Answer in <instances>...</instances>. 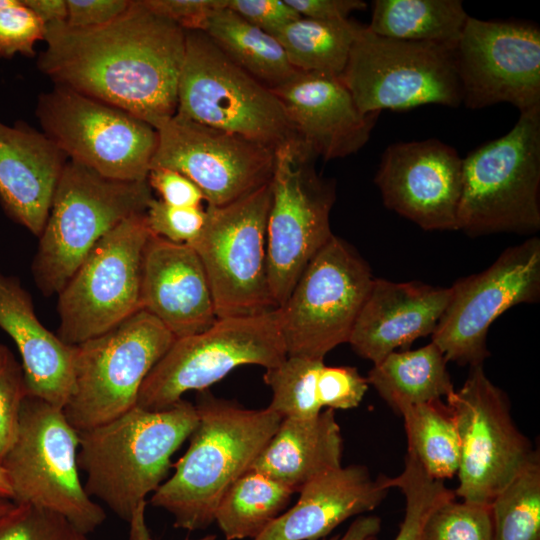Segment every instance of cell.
<instances>
[{"label":"cell","mask_w":540,"mask_h":540,"mask_svg":"<svg viewBox=\"0 0 540 540\" xmlns=\"http://www.w3.org/2000/svg\"><path fill=\"white\" fill-rule=\"evenodd\" d=\"M39 69L58 86L125 110L155 129L176 114L186 31L142 2L112 22L46 26Z\"/></svg>","instance_id":"obj_1"},{"label":"cell","mask_w":540,"mask_h":540,"mask_svg":"<svg viewBox=\"0 0 540 540\" xmlns=\"http://www.w3.org/2000/svg\"><path fill=\"white\" fill-rule=\"evenodd\" d=\"M198 423L174 474L151 497V504L189 531L207 528L228 488L247 472L268 444L283 417L268 407L246 409L198 391Z\"/></svg>","instance_id":"obj_2"},{"label":"cell","mask_w":540,"mask_h":540,"mask_svg":"<svg viewBox=\"0 0 540 540\" xmlns=\"http://www.w3.org/2000/svg\"><path fill=\"white\" fill-rule=\"evenodd\" d=\"M198 423L195 405L149 411L135 406L103 425L80 431L77 462L86 474L84 489L129 522L146 496L169 473L171 456Z\"/></svg>","instance_id":"obj_3"},{"label":"cell","mask_w":540,"mask_h":540,"mask_svg":"<svg viewBox=\"0 0 540 540\" xmlns=\"http://www.w3.org/2000/svg\"><path fill=\"white\" fill-rule=\"evenodd\" d=\"M540 107L462 161L457 230L470 236L540 229Z\"/></svg>","instance_id":"obj_4"},{"label":"cell","mask_w":540,"mask_h":540,"mask_svg":"<svg viewBox=\"0 0 540 540\" xmlns=\"http://www.w3.org/2000/svg\"><path fill=\"white\" fill-rule=\"evenodd\" d=\"M152 199L147 180L107 178L68 160L32 264L41 292L58 294L94 246L126 218L145 213Z\"/></svg>","instance_id":"obj_5"},{"label":"cell","mask_w":540,"mask_h":540,"mask_svg":"<svg viewBox=\"0 0 540 540\" xmlns=\"http://www.w3.org/2000/svg\"><path fill=\"white\" fill-rule=\"evenodd\" d=\"M79 433L62 408L27 395L14 442L1 462L15 504L58 512L86 534L106 519L79 476Z\"/></svg>","instance_id":"obj_6"},{"label":"cell","mask_w":540,"mask_h":540,"mask_svg":"<svg viewBox=\"0 0 540 540\" xmlns=\"http://www.w3.org/2000/svg\"><path fill=\"white\" fill-rule=\"evenodd\" d=\"M176 115L273 149L298 139L272 90L200 30L186 31Z\"/></svg>","instance_id":"obj_7"},{"label":"cell","mask_w":540,"mask_h":540,"mask_svg":"<svg viewBox=\"0 0 540 540\" xmlns=\"http://www.w3.org/2000/svg\"><path fill=\"white\" fill-rule=\"evenodd\" d=\"M145 310L75 346L73 386L63 408L78 431L108 423L137 406L140 388L175 341Z\"/></svg>","instance_id":"obj_8"},{"label":"cell","mask_w":540,"mask_h":540,"mask_svg":"<svg viewBox=\"0 0 540 540\" xmlns=\"http://www.w3.org/2000/svg\"><path fill=\"white\" fill-rule=\"evenodd\" d=\"M316 159L298 139L275 149L266 251L269 291L276 308L334 235L330 212L335 182L316 172Z\"/></svg>","instance_id":"obj_9"},{"label":"cell","mask_w":540,"mask_h":540,"mask_svg":"<svg viewBox=\"0 0 540 540\" xmlns=\"http://www.w3.org/2000/svg\"><path fill=\"white\" fill-rule=\"evenodd\" d=\"M454 48L383 37L358 24L340 78L363 114L462 104Z\"/></svg>","instance_id":"obj_10"},{"label":"cell","mask_w":540,"mask_h":540,"mask_svg":"<svg viewBox=\"0 0 540 540\" xmlns=\"http://www.w3.org/2000/svg\"><path fill=\"white\" fill-rule=\"evenodd\" d=\"M286 357L277 309L217 318L204 331L175 339L144 380L137 406L164 410L187 391L206 390L238 366L268 369Z\"/></svg>","instance_id":"obj_11"},{"label":"cell","mask_w":540,"mask_h":540,"mask_svg":"<svg viewBox=\"0 0 540 540\" xmlns=\"http://www.w3.org/2000/svg\"><path fill=\"white\" fill-rule=\"evenodd\" d=\"M373 279L360 254L333 235L276 308L287 356L323 360L348 343Z\"/></svg>","instance_id":"obj_12"},{"label":"cell","mask_w":540,"mask_h":540,"mask_svg":"<svg viewBox=\"0 0 540 540\" xmlns=\"http://www.w3.org/2000/svg\"><path fill=\"white\" fill-rule=\"evenodd\" d=\"M270 205L269 182L231 203L205 209L202 231L189 246L206 272L217 318L276 309L267 272Z\"/></svg>","instance_id":"obj_13"},{"label":"cell","mask_w":540,"mask_h":540,"mask_svg":"<svg viewBox=\"0 0 540 540\" xmlns=\"http://www.w3.org/2000/svg\"><path fill=\"white\" fill-rule=\"evenodd\" d=\"M145 213L107 233L58 293V337L78 345L100 336L141 310L142 262L151 237Z\"/></svg>","instance_id":"obj_14"},{"label":"cell","mask_w":540,"mask_h":540,"mask_svg":"<svg viewBox=\"0 0 540 540\" xmlns=\"http://www.w3.org/2000/svg\"><path fill=\"white\" fill-rule=\"evenodd\" d=\"M36 114L44 134L69 160L107 178L147 180L158 133L144 120L58 85L41 95Z\"/></svg>","instance_id":"obj_15"},{"label":"cell","mask_w":540,"mask_h":540,"mask_svg":"<svg viewBox=\"0 0 540 540\" xmlns=\"http://www.w3.org/2000/svg\"><path fill=\"white\" fill-rule=\"evenodd\" d=\"M446 399L460 440L455 496L490 505L538 452L515 425L506 394L482 365L470 367L463 386Z\"/></svg>","instance_id":"obj_16"},{"label":"cell","mask_w":540,"mask_h":540,"mask_svg":"<svg viewBox=\"0 0 540 540\" xmlns=\"http://www.w3.org/2000/svg\"><path fill=\"white\" fill-rule=\"evenodd\" d=\"M432 333L447 361L482 365L489 356L487 333L509 308L540 297V239L507 248L484 271L459 279Z\"/></svg>","instance_id":"obj_17"},{"label":"cell","mask_w":540,"mask_h":540,"mask_svg":"<svg viewBox=\"0 0 540 540\" xmlns=\"http://www.w3.org/2000/svg\"><path fill=\"white\" fill-rule=\"evenodd\" d=\"M454 53L467 108L509 103L521 113L540 107V29L535 24L469 16Z\"/></svg>","instance_id":"obj_18"},{"label":"cell","mask_w":540,"mask_h":540,"mask_svg":"<svg viewBox=\"0 0 540 540\" xmlns=\"http://www.w3.org/2000/svg\"><path fill=\"white\" fill-rule=\"evenodd\" d=\"M151 166L193 181L208 206L231 203L270 182L275 149L174 115L157 128Z\"/></svg>","instance_id":"obj_19"},{"label":"cell","mask_w":540,"mask_h":540,"mask_svg":"<svg viewBox=\"0 0 540 540\" xmlns=\"http://www.w3.org/2000/svg\"><path fill=\"white\" fill-rule=\"evenodd\" d=\"M462 161L438 139L397 142L383 152L374 182L384 205L424 230H457Z\"/></svg>","instance_id":"obj_20"},{"label":"cell","mask_w":540,"mask_h":540,"mask_svg":"<svg viewBox=\"0 0 540 540\" xmlns=\"http://www.w3.org/2000/svg\"><path fill=\"white\" fill-rule=\"evenodd\" d=\"M298 140L317 158H343L369 140L380 113L363 114L339 76L297 71L271 89Z\"/></svg>","instance_id":"obj_21"},{"label":"cell","mask_w":540,"mask_h":540,"mask_svg":"<svg viewBox=\"0 0 540 540\" xmlns=\"http://www.w3.org/2000/svg\"><path fill=\"white\" fill-rule=\"evenodd\" d=\"M141 310L177 338L200 333L217 319L208 278L189 245L151 235L142 262Z\"/></svg>","instance_id":"obj_22"},{"label":"cell","mask_w":540,"mask_h":540,"mask_svg":"<svg viewBox=\"0 0 540 540\" xmlns=\"http://www.w3.org/2000/svg\"><path fill=\"white\" fill-rule=\"evenodd\" d=\"M450 297V287L374 278L348 343L375 365L397 348L432 334Z\"/></svg>","instance_id":"obj_23"},{"label":"cell","mask_w":540,"mask_h":540,"mask_svg":"<svg viewBox=\"0 0 540 540\" xmlns=\"http://www.w3.org/2000/svg\"><path fill=\"white\" fill-rule=\"evenodd\" d=\"M389 477L373 479L365 466L339 467L306 483L296 504L252 540H320L347 519L375 509Z\"/></svg>","instance_id":"obj_24"},{"label":"cell","mask_w":540,"mask_h":540,"mask_svg":"<svg viewBox=\"0 0 540 540\" xmlns=\"http://www.w3.org/2000/svg\"><path fill=\"white\" fill-rule=\"evenodd\" d=\"M66 158L45 134L0 122V200L7 214L37 237Z\"/></svg>","instance_id":"obj_25"},{"label":"cell","mask_w":540,"mask_h":540,"mask_svg":"<svg viewBox=\"0 0 540 540\" xmlns=\"http://www.w3.org/2000/svg\"><path fill=\"white\" fill-rule=\"evenodd\" d=\"M0 328L18 348L28 394L63 409L73 386L75 346L39 321L30 294L1 271Z\"/></svg>","instance_id":"obj_26"},{"label":"cell","mask_w":540,"mask_h":540,"mask_svg":"<svg viewBox=\"0 0 540 540\" xmlns=\"http://www.w3.org/2000/svg\"><path fill=\"white\" fill-rule=\"evenodd\" d=\"M343 439L333 409L307 419L283 418L249 470L299 492L314 478L341 467Z\"/></svg>","instance_id":"obj_27"},{"label":"cell","mask_w":540,"mask_h":540,"mask_svg":"<svg viewBox=\"0 0 540 540\" xmlns=\"http://www.w3.org/2000/svg\"><path fill=\"white\" fill-rule=\"evenodd\" d=\"M447 362L442 351L431 342L416 350L390 353L373 365L366 379L401 414L411 406L448 397L455 390Z\"/></svg>","instance_id":"obj_28"},{"label":"cell","mask_w":540,"mask_h":540,"mask_svg":"<svg viewBox=\"0 0 540 540\" xmlns=\"http://www.w3.org/2000/svg\"><path fill=\"white\" fill-rule=\"evenodd\" d=\"M202 31L238 67L269 89L297 72L273 35L250 24L226 6L209 17Z\"/></svg>","instance_id":"obj_29"},{"label":"cell","mask_w":540,"mask_h":540,"mask_svg":"<svg viewBox=\"0 0 540 540\" xmlns=\"http://www.w3.org/2000/svg\"><path fill=\"white\" fill-rule=\"evenodd\" d=\"M468 18L460 0H375L367 27L387 38L455 47Z\"/></svg>","instance_id":"obj_30"},{"label":"cell","mask_w":540,"mask_h":540,"mask_svg":"<svg viewBox=\"0 0 540 540\" xmlns=\"http://www.w3.org/2000/svg\"><path fill=\"white\" fill-rule=\"evenodd\" d=\"M293 493L273 479L248 470L225 492L214 521L226 540L254 539L282 514Z\"/></svg>","instance_id":"obj_31"},{"label":"cell","mask_w":540,"mask_h":540,"mask_svg":"<svg viewBox=\"0 0 540 540\" xmlns=\"http://www.w3.org/2000/svg\"><path fill=\"white\" fill-rule=\"evenodd\" d=\"M358 23L350 19L318 21L299 17L273 35L283 47L293 68L341 76Z\"/></svg>","instance_id":"obj_32"},{"label":"cell","mask_w":540,"mask_h":540,"mask_svg":"<svg viewBox=\"0 0 540 540\" xmlns=\"http://www.w3.org/2000/svg\"><path fill=\"white\" fill-rule=\"evenodd\" d=\"M411 453L428 475L444 480L457 474L460 440L452 414L441 400L401 412Z\"/></svg>","instance_id":"obj_33"},{"label":"cell","mask_w":540,"mask_h":540,"mask_svg":"<svg viewBox=\"0 0 540 540\" xmlns=\"http://www.w3.org/2000/svg\"><path fill=\"white\" fill-rule=\"evenodd\" d=\"M493 540H540V460L530 462L490 504Z\"/></svg>","instance_id":"obj_34"},{"label":"cell","mask_w":540,"mask_h":540,"mask_svg":"<svg viewBox=\"0 0 540 540\" xmlns=\"http://www.w3.org/2000/svg\"><path fill=\"white\" fill-rule=\"evenodd\" d=\"M323 360L287 356L266 369L263 380L273 392L268 408L283 418L307 419L322 409L317 395V380Z\"/></svg>","instance_id":"obj_35"},{"label":"cell","mask_w":540,"mask_h":540,"mask_svg":"<svg viewBox=\"0 0 540 540\" xmlns=\"http://www.w3.org/2000/svg\"><path fill=\"white\" fill-rule=\"evenodd\" d=\"M391 488L396 487L405 496L406 507L399 532L394 540H422L428 518L442 504L455 499L454 491L448 489L442 480L434 479L426 473L418 460L406 454L402 473L390 478ZM368 540H377L376 536Z\"/></svg>","instance_id":"obj_36"},{"label":"cell","mask_w":540,"mask_h":540,"mask_svg":"<svg viewBox=\"0 0 540 540\" xmlns=\"http://www.w3.org/2000/svg\"><path fill=\"white\" fill-rule=\"evenodd\" d=\"M0 540H91L62 514L32 504H14L0 515Z\"/></svg>","instance_id":"obj_37"},{"label":"cell","mask_w":540,"mask_h":540,"mask_svg":"<svg viewBox=\"0 0 540 540\" xmlns=\"http://www.w3.org/2000/svg\"><path fill=\"white\" fill-rule=\"evenodd\" d=\"M422 540H493L491 506L447 501L428 518Z\"/></svg>","instance_id":"obj_38"},{"label":"cell","mask_w":540,"mask_h":540,"mask_svg":"<svg viewBox=\"0 0 540 540\" xmlns=\"http://www.w3.org/2000/svg\"><path fill=\"white\" fill-rule=\"evenodd\" d=\"M27 395L22 365L6 345L0 344V464L14 442Z\"/></svg>","instance_id":"obj_39"},{"label":"cell","mask_w":540,"mask_h":540,"mask_svg":"<svg viewBox=\"0 0 540 540\" xmlns=\"http://www.w3.org/2000/svg\"><path fill=\"white\" fill-rule=\"evenodd\" d=\"M145 217L152 235L174 243L191 245L202 231L206 211L202 206L177 207L153 198Z\"/></svg>","instance_id":"obj_40"},{"label":"cell","mask_w":540,"mask_h":540,"mask_svg":"<svg viewBox=\"0 0 540 540\" xmlns=\"http://www.w3.org/2000/svg\"><path fill=\"white\" fill-rule=\"evenodd\" d=\"M45 24L22 2L0 9V58L34 55V45L44 40Z\"/></svg>","instance_id":"obj_41"},{"label":"cell","mask_w":540,"mask_h":540,"mask_svg":"<svg viewBox=\"0 0 540 540\" xmlns=\"http://www.w3.org/2000/svg\"><path fill=\"white\" fill-rule=\"evenodd\" d=\"M368 385L355 367L324 365L317 380V395L322 408L351 409L361 403Z\"/></svg>","instance_id":"obj_42"},{"label":"cell","mask_w":540,"mask_h":540,"mask_svg":"<svg viewBox=\"0 0 540 540\" xmlns=\"http://www.w3.org/2000/svg\"><path fill=\"white\" fill-rule=\"evenodd\" d=\"M152 12L185 31H202L209 17L227 4V0H142Z\"/></svg>","instance_id":"obj_43"},{"label":"cell","mask_w":540,"mask_h":540,"mask_svg":"<svg viewBox=\"0 0 540 540\" xmlns=\"http://www.w3.org/2000/svg\"><path fill=\"white\" fill-rule=\"evenodd\" d=\"M147 183L162 202L177 207H201L205 201L199 187L184 174L165 167L150 168Z\"/></svg>","instance_id":"obj_44"},{"label":"cell","mask_w":540,"mask_h":540,"mask_svg":"<svg viewBox=\"0 0 540 540\" xmlns=\"http://www.w3.org/2000/svg\"><path fill=\"white\" fill-rule=\"evenodd\" d=\"M226 7L269 34L301 17L285 0H227Z\"/></svg>","instance_id":"obj_45"},{"label":"cell","mask_w":540,"mask_h":540,"mask_svg":"<svg viewBox=\"0 0 540 540\" xmlns=\"http://www.w3.org/2000/svg\"><path fill=\"white\" fill-rule=\"evenodd\" d=\"M66 24L73 28H92L108 24L130 6L129 0H66Z\"/></svg>","instance_id":"obj_46"},{"label":"cell","mask_w":540,"mask_h":540,"mask_svg":"<svg viewBox=\"0 0 540 540\" xmlns=\"http://www.w3.org/2000/svg\"><path fill=\"white\" fill-rule=\"evenodd\" d=\"M301 17L318 21H341L367 3L362 0H285Z\"/></svg>","instance_id":"obj_47"},{"label":"cell","mask_w":540,"mask_h":540,"mask_svg":"<svg viewBox=\"0 0 540 540\" xmlns=\"http://www.w3.org/2000/svg\"><path fill=\"white\" fill-rule=\"evenodd\" d=\"M22 2L45 24L66 22V0H22Z\"/></svg>","instance_id":"obj_48"},{"label":"cell","mask_w":540,"mask_h":540,"mask_svg":"<svg viewBox=\"0 0 540 540\" xmlns=\"http://www.w3.org/2000/svg\"><path fill=\"white\" fill-rule=\"evenodd\" d=\"M381 528V520L377 516L358 517L343 535H337L329 540H368L375 537Z\"/></svg>","instance_id":"obj_49"},{"label":"cell","mask_w":540,"mask_h":540,"mask_svg":"<svg viewBox=\"0 0 540 540\" xmlns=\"http://www.w3.org/2000/svg\"><path fill=\"white\" fill-rule=\"evenodd\" d=\"M146 502L141 503L134 511L130 521L129 538L128 540H154L151 537L149 529L145 521ZM216 536L209 534L197 540H215ZM190 540V539H185Z\"/></svg>","instance_id":"obj_50"},{"label":"cell","mask_w":540,"mask_h":540,"mask_svg":"<svg viewBox=\"0 0 540 540\" xmlns=\"http://www.w3.org/2000/svg\"><path fill=\"white\" fill-rule=\"evenodd\" d=\"M0 495L5 496L9 499L12 498V489H11L8 477L5 473V470L1 466V464H0Z\"/></svg>","instance_id":"obj_51"},{"label":"cell","mask_w":540,"mask_h":540,"mask_svg":"<svg viewBox=\"0 0 540 540\" xmlns=\"http://www.w3.org/2000/svg\"><path fill=\"white\" fill-rule=\"evenodd\" d=\"M14 504L15 503L11 499L0 495V515L8 512L14 506Z\"/></svg>","instance_id":"obj_52"},{"label":"cell","mask_w":540,"mask_h":540,"mask_svg":"<svg viewBox=\"0 0 540 540\" xmlns=\"http://www.w3.org/2000/svg\"><path fill=\"white\" fill-rule=\"evenodd\" d=\"M15 0H0V9L5 8L12 3H14Z\"/></svg>","instance_id":"obj_53"}]
</instances>
